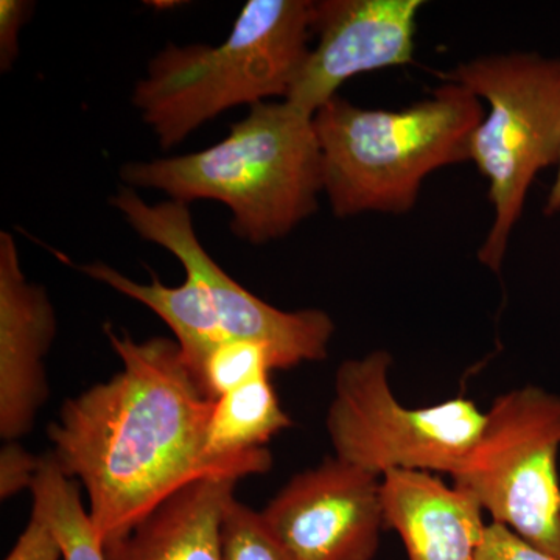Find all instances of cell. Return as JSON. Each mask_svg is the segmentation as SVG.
<instances>
[{
	"label": "cell",
	"instance_id": "6da1fadb",
	"mask_svg": "<svg viewBox=\"0 0 560 560\" xmlns=\"http://www.w3.org/2000/svg\"><path fill=\"white\" fill-rule=\"evenodd\" d=\"M121 371L62 404L47 429L50 455L79 482L102 545L119 539L184 486L210 475L270 471L260 448L230 463L206 455L215 400L205 396L179 345L138 341L105 327Z\"/></svg>",
	"mask_w": 560,
	"mask_h": 560
},
{
	"label": "cell",
	"instance_id": "7a4b0ae2",
	"mask_svg": "<svg viewBox=\"0 0 560 560\" xmlns=\"http://www.w3.org/2000/svg\"><path fill=\"white\" fill-rule=\"evenodd\" d=\"M128 187L164 191L171 200H212L232 213V232L250 245L285 237L318 210L323 156L311 114L290 103L250 106L245 119L209 149L131 162Z\"/></svg>",
	"mask_w": 560,
	"mask_h": 560
},
{
	"label": "cell",
	"instance_id": "3957f363",
	"mask_svg": "<svg viewBox=\"0 0 560 560\" xmlns=\"http://www.w3.org/2000/svg\"><path fill=\"white\" fill-rule=\"evenodd\" d=\"M485 116L480 98L452 81L400 110L331 98L313 116L331 212L337 219L408 212L430 173L469 161Z\"/></svg>",
	"mask_w": 560,
	"mask_h": 560
},
{
	"label": "cell",
	"instance_id": "277c9868",
	"mask_svg": "<svg viewBox=\"0 0 560 560\" xmlns=\"http://www.w3.org/2000/svg\"><path fill=\"white\" fill-rule=\"evenodd\" d=\"M311 0H249L219 46L167 44L132 91L162 150L224 110L285 101L312 50Z\"/></svg>",
	"mask_w": 560,
	"mask_h": 560
},
{
	"label": "cell",
	"instance_id": "5b68a950",
	"mask_svg": "<svg viewBox=\"0 0 560 560\" xmlns=\"http://www.w3.org/2000/svg\"><path fill=\"white\" fill-rule=\"evenodd\" d=\"M444 79L482 98L489 113L475 128L469 161L489 180L493 221L478 259L499 272L537 173L558 164L560 60L537 54L488 55Z\"/></svg>",
	"mask_w": 560,
	"mask_h": 560
},
{
	"label": "cell",
	"instance_id": "8992f818",
	"mask_svg": "<svg viewBox=\"0 0 560 560\" xmlns=\"http://www.w3.org/2000/svg\"><path fill=\"white\" fill-rule=\"evenodd\" d=\"M390 364L388 352L375 350L338 368L326 418L335 456L381 478L394 470L452 477L480 436L486 412L464 397L405 407L389 388Z\"/></svg>",
	"mask_w": 560,
	"mask_h": 560
},
{
	"label": "cell",
	"instance_id": "52a82bcc",
	"mask_svg": "<svg viewBox=\"0 0 560 560\" xmlns=\"http://www.w3.org/2000/svg\"><path fill=\"white\" fill-rule=\"evenodd\" d=\"M560 396L526 386L497 397L453 486L534 547L560 558Z\"/></svg>",
	"mask_w": 560,
	"mask_h": 560
},
{
	"label": "cell",
	"instance_id": "ba28073f",
	"mask_svg": "<svg viewBox=\"0 0 560 560\" xmlns=\"http://www.w3.org/2000/svg\"><path fill=\"white\" fill-rule=\"evenodd\" d=\"M110 205L136 234L172 253L186 275L205 287L226 340L242 338L268 346L278 370L326 359L334 319L319 308L280 311L231 278L201 245L189 205L175 200L150 205L131 187H120Z\"/></svg>",
	"mask_w": 560,
	"mask_h": 560
},
{
	"label": "cell",
	"instance_id": "9c48e42d",
	"mask_svg": "<svg viewBox=\"0 0 560 560\" xmlns=\"http://www.w3.org/2000/svg\"><path fill=\"white\" fill-rule=\"evenodd\" d=\"M260 514L293 560H372L385 528L382 478L326 458L294 475Z\"/></svg>",
	"mask_w": 560,
	"mask_h": 560
},
{
	"label": "cell",
	"instance_id": "30bf717a",
	"mask_svg": "<svg viewBox=\"0 0 560 560\" xmlns=\"http://www.w3.org/2000/svg\"><path fill=\"white\" fill-rule=\"evenodd\" d=\"M422 0L313 2L316 39L285 102L315 116L346 81L412 61Z\"/></svg>",
	"mask_w": 560,
	"mask_h": 560
},
{
	"label": "cell",
	"instance_id": "8fae6325",
	"mask_svg": "<svg viewBox=\"0 0 560 560\" xmlns=\"http://www.w3.org/2000/svg\"><path fill=\"white\" fill-rule=\"evenodd\" d=\"M57 337L49 294L22 271L20 250L0 232V438L20 441L50 396L47 353Z\"/></svg>",
	"mask_w": 560,
	"mask_h": 560
},
{
	"label": "cell",
	"instance_id": "7c38bea8",
	"mask_svg": "<svg viewBox=\"0 0 560 560\" xmlns=\"http://www.w3.org/2000/svg\"><path fill=\"white\" fill-rule=\"evenodd\" d=\"M385 529L404 540L410 560H477L485 539L482 511L466 492L429 471L382 477Z\"/></svg>",
	"mask_w": 560,
	"mask_h": 560
},
{
	"label": "cell",
	"instance_id": "4fadbf2b",
	"mask_svg": "<svg viewBox=\"0 0 560 560\" xmlns=\"http://www.w3.org/2000/svg\"><path fill=\"white\" fill-rule=\"evenodd\" d=\"M242 478L210 475L184 486L119 539L105 560H223L221 523Z\"/></svg>",
	"mask_w": 560,
	"mask_h": 560
},
{
	"label": "cell",
	"instance_id": "5bb4252c",
	"mask_svg": "<svg viewBox=\"0 0 560 560\" xmlns=\"http://www.w3.org/2000/svg\"><path fill=\"white\" fill-rule=\"evenodd\" d=\"M88 278L145 305L173 331L183 359L195 381H200L202 364L210 350L226 340L208 291L197 279L187 276L179 287H167L153 275L150 283L136 282L103 261L81 265ZM200 386V385H198Z\"/></svg>",
	"mask_w": 560,
	"mask_h": 560
},
{
	"label": "cell",
	"instance_id": "9a60e30c",
	"mask_svg": "<svg viewBox=\"0 0 560 560\" xmlns=\"http://www.w3.org/2000/svg\"><path fill=\"white\" fill-rule=\"evenodd\" d=\"M293 420L280 407L270 375L224 394L215 401L206 434V455L213 463H230L267 448Z\"/></svg>",
	"mask_w": 560,
	"mask_h": 560
},
{
	"label": "cell",
	"instance_id": "2e32d148",
	"mask_svg": "<svg viewBox=\"0 0 560 560\" xmlns=\"http://www.w3.org/2000/svg\"><path fill=\"white\" fill-rule=\"evenodd\" d=\"M31 492L32 510L38 511L57 533L65 560H105L102 541L81 501L79 482L62 474L50 452L40 455L39 474Z\"/></svg>",
	"mask_w": 560,
	"mask_h": 560
},
{
	"label": "cell",
	"instance_id": "e0dca14e",
	"mask_svg": "<svg viewBox=\"0 0 560 560\" xmlns=\"http://www.w3.org/2000/svg\"><path fill=\"white\" fill-rule=\"evenodd\" d=\"M271 349L259 341L228 338L215 346L202 364L198 385L209 399L219 400L224 394L242 388L276 371Z\"/></svg>",
	"mask_w": 560,
	"mask_h": 560
},
{
	"label": "cell",
	"instance_id": "ac0fdd59",
	"mask_svg": "<svg viewBox=\"0 0 560 560\" xmlns=\"http://www.w3.org/2000/svg\"><path fill=\"white\" fill-rule=\"evenodd\" d=\"M221 559L293 560L276 539L260 512L237 499L231 501L221 523Z\"/></svg>",
	"mask_w": 560,
	"mask_h": 560
},
{
	"label": "cell",
	"instance_id": "d6986e66",
	"mask_svg": "<svg viewBox=\"0 0 560 560\" xmlns=\"http://www.w3.org/2000/svg\"><path fill=\"white\" fill-rule=\"evenodd\" d=\"M40 456L25 451L18 441L3 444L0 451V499H13L22 490H31L38 477Z\"/></svg>",
	"mask_w": 560,
	"mask_h": 560
},
{
	"label": "cell",
	"instance_id": "ffe728a7",
	"mask_svg": "<svg viewBox=\"0 0 560 560\" xmlns=\"http://www.w3.org/2000/svg\"><path fill=\"white\" fill-rule=\"evenodd\" d=\"M5 560H65V552L50 523L32 510L31 521Z\"/></svg>",
	"mask_w": 560,
	"mask_h": 560
},
{
	"label": "cell",
	"instance_id": "44dd1931",
	"mask_svg": "<svg viewBox=\"0 0 560 560\" xmlns=\"http://www.w3.org/2000/svg\"><path fill=\"white\" fill-rule=\"evenodd\" d=\"M477 560H560L558 556L534 547L514 530L499 523L486 526Z\"/></svg>",
	"mask_w": 560,
	"mask_h": 560
},
{
	"label": "cell",
	"instance_id": "7402d4cb",
	"mask_svg": "<svg viewBox=\"0 0 560 560\" xmlns=\"http://www.w3.org/2000/svg\"><path fill=\"white\" fill-rule=\"evenodd\" d=\"M32 3L25 0H0V69L10 70L20 54V33L27 21Z\"/></svg>",
	"mask_w": 560,
	"mask_h": 560
},
{
	"label": "cell",
	"instance_id": "603a6c76",
	"mask_svg": "<svg viewBox=\"0 0 560 560\" xmlns=\"http://www.w3.org/2000/svg\"><path fill=\"white\" fill-rule=\"evenodd\" d=\"M560 210V153L558 162V175H556L555 184H552L550 195H548L547 205H545V213L552 215V213Z\"/></svg>",
	"mask_w": 560,
	"mask_h": 560
}]
</instances>
